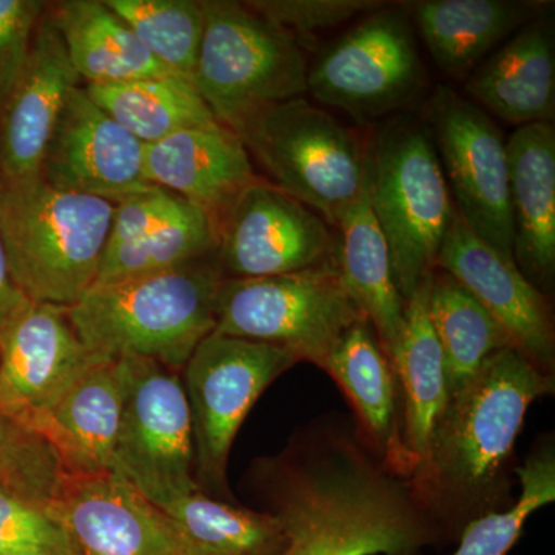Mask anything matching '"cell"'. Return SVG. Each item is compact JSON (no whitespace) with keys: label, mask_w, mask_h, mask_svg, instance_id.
I'll return each instance as SVG.
<instances>
[{"label":"cell","mask_w":555,"mask_h":555,"mask_svg":"<svg viewBox=\"0 0 555 555\" xmlns=\"http://www.w3.org/2000/svg\"><path fill=\"white\" fill-rule=\"evenodd\" d=\"M251 477L283 526L281 555H420L444 542L411 480L379 462L343 416L313 420L280 455L255 463Z\"/></svg>","instance_id":"6da1fadb"},{"label":"cell","mask_w":555,"mask_h":555,"mask_svg":"<svg viewBox=\"0 0 555 555\" xmlns=\"http://www.w3.org/2000/svg\"><path fill=\"white\" fill-rule=\"evenodd\" d=\"M554 389V375L509 347L449 397L425 463L411 477L444 542L459 540L469 521L513 505L511 462L518 434L531 404Z\"/></svg>","instance_id":"7a4b0ae2"},{"label":"cell","mask_w":555,"mask_h":555,"mask_svg":"<svg viewBox=\"0 0 555 555\" xmlns=\"http://www.w3.org/2000/svg\"><path fill=\"white\" fill-rule=\"evenodd\" d=\"M225 280L210 255L163 272L94 284L67 313L91 357L149 358L181 371L215 332Z\"/></svg>","instance_id":"3957f363"},{"label":"cell","mask_w":555,"mask_h":555,"mask_svg":"<svg viewBox=\"0 0 555 555\" xmlns=\"http://www.w3.org/2000/svg\"><path fill=\"white\" fill-rule=\"evenodd\" d=\"M115 204L51 188L40 177H0V236L25 298L72 308L100 273Z\"/></svg>","instance_id":"277c9868"},{"label":"cell","mask_w":555,"mask_h":555,"mask_svg":"<svg viewBox=\"0 0 555 555\" xmlns=\"http://www.w3.org/2000/svg\"><path fill=\"white\" fill-rule=\"evenodd\" d=\"M364 152L372 211L398 292L408 299L436 269L454 203L433 138L418 124L386 127Z\"/></svg>","instance_id":"5b68a950"},{"label":"cell","mask_w":555,"mask_h":555,"mask_svg":"<svg viewBox=\"0 0 555 555\" xmlns=\"http://www.w3.org/2000/svg\"><path fill=\"white\" fill-rule=\"evenodd\" d=\"M192 83L222 126L236 131L261 109L308 93L301 43L244 2L204 0Z\"/></svg>","instance_id":"8992f818"},{"label":"cell","mask_w":555,"mask_h":555,"mask_svg":"<svg viewBox=\"0 0 555 555\" xmlns=\"http://www.w3.org/2000/svg\"><path fill=\"white\" fill-rule=\"evenodd\" d=\"M270 184L337 229L364 189L366 152L326 109L297 98L261 109L235 131Z\"/></svg>","instance_id":"52a82bcc"},{"label":"cell","mask_w":555,"mask_h":555,"mask_svg":"<svg viewBox=\"0 0 555 555\" xmlns=\"http://www.w3.org/2000/svg\"><path fill=\"white\" fill-rule=\"evenodd\" d=\"M335 264L266 278H228L215 334L280 346L323 367L347 328L363 318Z\"/></svg>","instance_id":"ba28073f"},{"label":"cell","mask_w":555,"mask_h":555,"mask_svg":"<svg viewBox=\"0 0 555 555\" xmlns=\"http://www.w3.org/2000/svg\"><path fill=\"white\" fill-rule=\"evenodd\" d=\"M299 363L280 346L210 334L184 369V389L195 441V480L207 492L232 502L228 483L230 449L259 397Z\"/></svg>","instance_id":"9c48e42d"},{"label":"cell","mask_w":555,"mask_h":555,"mask_svg":"<svg viewBox=\"0 0 555 555\" xmlns=\"http://www.w3.org/2000/svg\"><path fill=\"white\" fill-rule=\"evenodd\" d=\"M122 412L113 473L150 502L199 486L195 441L184 383L178 371L155 360H118Z\"/></svg>","instance_id":"30bf717a"},{"label":"cell","mask_w":555,"mask_h":555,"mask_svg":"<svg viewBox=\"0 0 555 555\" xmlns=\"http://www.w3.org/2000/svg\"><path fill=\"white\" fill-rule=\"evenodd\" d=\"M425 86V68L404 7L361 17L308 72V93L357 118L403 107Z\"/></svg>","instance_id":"8fae6325"},{"label":"cell","mask_w":555,"mask_h":555,"mask_svg":"<svg viewBox=\"0 0 555 555\" xmlns=\"http://www.w3.org/2000/svg\"><path fill=\"white\" fill-rule=\"evenodd\" d=\"M425 116L456 214L478 238L514 261L502 131L483 108L444 86L427 102Z\"/></svg>","instance_id":"7c38bea8"},{"label":"cell","mask_w":555,"mask_h":555,"mask_svg":"<svg viewBox=\"0 0 555 555\" xmlns=\"http://www.w3.org/2000/svg\"><path fill=\"white\" fill-rule=\"evenodd\" d=\"M338 241L312 208L259 178L218 222L215 251L228 278H266L335 264Z\"/></svg>","instance_id":"4fadbf2b"},{"label":"cell","mask_w":555,"mask_h":555,"mask_svg":"<svg viewBox=\"0 0 555 555\" xmlns=\"http://www.w3.org/2000/svg\"><path fill=\"white\" fill-rule=\"evenodd\" d=\"M47 513L69 555H196L170 518L113 470L65 477Z\"/></svg>","instance_id":"5bb4252c"},{"label":"cell","mask_w":555,"mask_h":555,"mask_svg":"<svg viewBox=\"0 0 555 555\" xmlns=\"http://www.w3.org/2000/svg\"><path fill=\"white\" fill-rule=\"evenodd\" d=\"M96 360L67 309L22 299L0 320V412L27 426Z\"/></svg>","instance_id":"9a60e30c"},{"label":"cell","mask_w":555,"mask_h":555,"mask_svg":"<svg viewBox=\"0 0 555 555\" xmlns=\"http://www.w3.org/2000/svg\"><path fill=\"white\" fill-rule=\"evenodd\" d=\"M145 147L86 89L76 87L62 109L39 177L51 188L116 204L153 188L145 175Z\"/></svg>","instance_id":"2e32d148"},{"label":"cell","mask_w":555,"mask_h":555,"mask_svg":"<svg viewBox=\"0 0 555 555\" xmlns=\"http://www.w3.org/2000/svg\"><path fill=\"white\" fill-rule=\"evenodd\" d=\"M436 268L455 278L500 324L514 349L545 374L554 375L555 331L547 295L526 280L516 261L478 238L456 210Z\"/></svg>","instance_id":"e0dca14e"},{"label":"cell","mask_w":555,"mask_h":555,"mask_svg":"<svg viewBox=\"0 0 555 555\" xmlns=\"http://www.w3.org/2000/svg\"><path fill=\"white\" fill-rule=\"evenodd\" d=\"M79 80L47 9L24 72L0 105V177H39L62 109Z\"/></svg>","instance_id":"ac0fdd59"},{"label":"cell","mask_w":555,"mask_h":555,"mask_svg":"<svg viewBox=\"0 0 555 555\" xmlns=\"http://www.w3.org/2000/svg\"><path fill=\"white\" fill-rule=\"evenodd\" d=\"M321 369L349 398L367 448L389 469L411 480L415 465L404 440L400 385L367 318L347 328Z\"/></svg>","instance_id":"d6986e66"},{"label":"cell","mask_w":555,"mask_h":555,"mask_svg":"<svg viewBox=\"0 0 555 555\" xmlns=\"http://www.w3.org/2000/svg\"><path fill=\"white\" fill-rule=\"evenodd\" d=\"M145 175L219 222L259 177L243 141L222 124L178 131L145 147Z\"/></svg>","instance_id":"ffe728a7"},{"label":"cell","mask_w":555,"mask_h":555,"mask_svg":"<svg viewBox=\"0 0 555 555\" xmlns=\"http://www.w3.org/2000/svg\"><path fill=\"white\" fill-rule=\"evenodd\" d=\"M120 412L118 360H96L27 426L46 438L67 476H94L113 470Z\"/></svg>","instance_id":"44dd1931"},{"label":"cell","mask_w":555,"mask_h":555,"mask_svg":"<svg viewBox=\"0 0 555 555\" xmlns=\"http://www.w3.org/2000/svg\"><path fill=\"white\" fill-rule=\"evenodd\" d=\"M514 261L550 294L555 278V131L550 122L518 127L506 142Z\"/></svg>","instance_id":"7402d4cb"},{"label":"cell","mask_w":555,"mask_h":555,"mask_svg":"<svg viewBox=\"0 0 555 555\" xmlns=\"http://www.w3.org/2000/svg\"><path fill=\"white\" fill-rule=\"evenodd\" d=\"M474 101L506 122H550L555 108V60L550 22L537 17L467 80Z\"/></svg>","instance_id":"603a6c76"},{"label":"cell","mask_w":555,"mask_h":555,"mask_svg":"<svg viewBox=\"0 0 555 555\" xmlns=\"http://www.w3.org/2000/svg\"><path fill=\"white\" fill-rule=\"evenodd\" d=\"M337 229L341 233L335 259L339 278L392 360L406 326V299L393 280L389 248L372 211L366 178L360 198L346 211Z\"/></svg>","instance_id":"cb8c5ba5"},{"label":"cell","mask_w":555,"mask_h":555,"mask_svg":"<svg viewBox=\"0 0 555 555\" xmlns=\"http://www.w3.org/2000/svg\"><path fill=\"white\" fill-rule=\"evenodd\" d=\"M49 13L73 68L87 86L173 75L101 0H65L49 7Z\"/></svg>","instance_id":"d4e9b609"},{"label":"cell","mask_w":555,"mask_h":555,"mask_svg":"<svg viewBox=\"0 0 555 555\" xmlns=\"http://www.w3.org/2000/svg\"><path fill=\"white\" fill-rule=\"evenodd\" d=\"M547 3L528 0H426L415 21L434 62L452 78H466L489 50L542 16Z\"/></svg>","instance_id":"484cf974"},{"label":"cell","mask_w":555,"mask_h":555,"mask_svg":"<svg viewBox=\"0 0 555 555\" xmlns=\"http://www.w3.org/2000/svg\"><path fill=\"white\" fill-rule=\"evenodd\" d=\"M433 272L406 299V326L390 360L400 385L404 440L414 474L425 463L434 429L449 401L443 353L429 320Z\"/></svg>","instance_id":"4316f807"},{"label":"cell","mask_w":555,"mask_h":555,"mask_svg":"<svg viewBox=\"0 0 555 555\" xmlns=\"http://www.w3.org/2000/svg\"><path fill=\"white\" fill-rule=\"evenodd\" d=\"M196 555H281L286 534L275 516L208 495L201 486L153 502Z\"/></svg>","instance_id":"83f0119b"},{"label":"cell","mask_w":555,"mask_h":555,"mask_svg":"<svg viewBox=\"0 0 555 555\" xmlns=\"http://www.w3.org/2000/svg\"><path fill=\"white\" fill-rule=\"evenodd\" d=\"M429 320L443 353L449 397L470 382L486 361L513 341L463 284L441 269H434Z\"/></svg>","instance_id":"f1b7e54d"},{"label":"cell","mask_w":555,"mask_h":555,"mask_svg":"<svg viewBox=\"0 0 555 555\" xmlns=\"http://www.w3.org/2000/svg\"><path fill=\"white\" fill-rule=\"evenodd\" d=\"M91 100L145 145L178 131L218 122L192 80L163 76L107 86H87Z\"/></svg>","instance_id":"f546056e"},{"label":"cell","mask_w":555,"mask_h":555,"mask_svg":"<svg viewBox=\"0 0 555 555\" xmlns=\"http://www.w3.org/2000/svg\"><path fill=\"white\" fill-rule=\"evenodd\" d=\"M218 224L203 208L190 204L179 217L144 238L105 248L94 284L163 272L215 255Z\"/></svg>","instance_id":"4dcf8cb0"},{"label":"cell","mask_w":555,"mask_h":555,"mask_svg":"<svg viewBox=\"0 0 555 555\" xmlns=\"http://www.w3.org/2000/svg\"><path fill=\"white\" fill-rule=\"evenodd\" d=\"M164 67L192 79L206 13L196 0H105Z\"/></svg>","instance_id":"1f68e13d"},{"label":"cell","mask_w":555,"mask_h":555,"mask_svg":"<svg viewBox=\"0 0 555 555\" xmlns=\"http://www.w3.org/2000/svg\"><path fill=\"white\" fill-rule=\"evenodd\" d=\"M520 495L514 505L469 521L451 555H507L524 534L528 518L555 502V449L553 440L537 444L517 467Z\"/></svg>","instance_id":"d6a6232c"},{"label":"cell","mask_w":555,"mask_h":555,"mask_svg":"<svg viewBox=\"0 0 555 555\" xmlns=\"http://www.w3.org/2000/svg\"><path fill=\"white\" fill-rule=\"evenodd\" d=\"M65 477L46 438L0 412V485L47 511L60 495Z\"/></svg>","instance_id":"836d02e7"},{"label":"cell","mask_w":555,"mask_h":555,"mask_svg":"<svg viewBox=\"0 0 555 555\" xmlns=\"http://www.w3.org/2000/svg\"><path fill=\"white\" fill-rule=\"evenodd\" d=\"M35 554L69 555L67 540L43 507L0 485V555Z\"/></svg>","instance_id":"e575fe53"},{"label":"cell","mask_w":555,"mask_h":555,"mask_svg":"<svg viewBox=\"0 0 555 555\" xmlns=\"http://www.w3.org/2000/svg\"><path fill=\"white\" fill-rule=\"evenodd\" d=\"M244 3L297 40L299 36L305 38L331 30L383 7V2L375 0H250Z\"/></svg>","instance_id":"d590c367"},{"label":"cell","mask_w":555,"mask_h":555,"mask_svg":"<svg viewBox=\"0 0 555 555\" xmlns=\"http://www.w3.org/2000/svg\"><path fill=\"white\" fill-rule=\"evenodd\" d=\"M47 9L39 0H0V105L24 72Z\"/></svg>","instance_id":"8d00e7d4"},{"label":"cell","mask_w":555,"mask_h":555,"mask_svg":"<svg viewBox=\"0 0 555 555\" xmlns=\"http://www.w3.org/2000/svg\"><path fill=\"white\" fill-rule=\"evenodd\" d=\"M189 206V201L159 185L119 201L115 204L105 248L144 238L153 230L179 217Z\"/></svg>","instance_id":"74e56055"},{"label":"cell","mask_w":555,"mask_h":555,"mask_svg":"<svg viewBox=\"0 0 555 555\" xmlns=\"http://www.w3.org/2000/svg\"><path fill=\"white\" fill-rule=\"evenodd\" d=\"M24 298L11 278L9 259H7L5 247H3L2 236H0V320L9 315L11 310L16 308Z\"/></svg>","instance_id":"f35d334b"},{"label":"cell","mask_w":555,"mask_h":555,"mask_svg":"<svg viewBox=\"0 0 555 555\" xmlns=\"http://www.w3.org/2000/svg\"><path fill=\"white\" fill-rule=\"evenodd\" d=\"M35 555H38V554H35Z\"/></svg>","instance_id":"ab89813d"}]
</instances>
